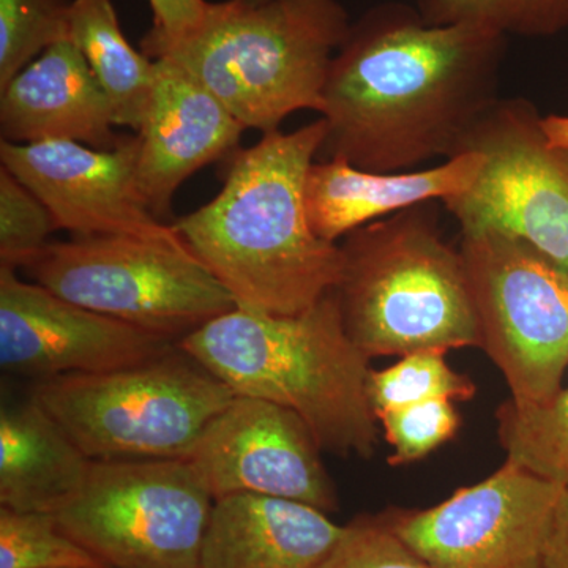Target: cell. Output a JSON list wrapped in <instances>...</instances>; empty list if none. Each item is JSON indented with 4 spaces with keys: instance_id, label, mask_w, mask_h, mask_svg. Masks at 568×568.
<instances>
[{
    "instance_id": "obj_1",
    "label": "cell",
    "mask_w": 568,
    "mask_h": 568,
    "mask_svg": "<svg viewBox=\"0 0 568 568\" xmlns=\"http://www.w3.org/2000/svg\"><path fill=\"white\" fill-rule=\"evenodd\" d=\"M507 37L470 24H429L387 2L353 22L323 95L327 134L317 159L375 173L458 155L500 99Z\"/></svg>"
},
{
    "instance_id": "obj_2",
    "label": "cell",
    "mask_w": 568,
    "mask_h": 568,
    "mask_svg": "<svg viewBox=\"0 0 568 568\" xmlns=\"http://www.w3.org/2000/svg\"><path fill=\"white\" fill-rule=\"evenodd\" d=\"M327 134L323 118L263 134L234 153L222 192L173 224L235 308L261 315L304 313L342 275V248L313 231L305 182Z\"/></svg>"
},
{
    "instance_id": "obj_3",
    "label": "cell",
    "mask_w": 568,
    "mask_h": 568,
    "mask_svg": "<svg viewBox=\"0 0 568 568\" xmlns=\"http://www.w3.org/2000/svg\"><path fill=\"white\" fill-rule=\"evenodd\" d=\"M178 346L235 396L293 410L324 452L376 454L381 426L366 390L372 358L347 335L335 290L293 316L231 310Z\"/></svg>"
},
{
    "instance_id": "obj_4",
    "label": "cell",
    "mask_w": 568,
    "mask_h": 568,
    "mask_svg": "<svg viewBox=\"0 0 568 568\" xmlns=\"http://www.w3.org/2000/svg\"><path fill=\"white\" fill-rule=\"evenodd\" d=\"M440 207L414 205L339 244L343 323L369 358L481 345L465 257L443 233Z\"/></svg>"
},
{
    "instance_id": "obj_5",
    "label": "cell",
    "mask_w": 568,
    "mask_h": 568,
    "mask_svg": "<svg viewBox=\"0 0 568 568\" xmlns=\"http://www.w3.org/2000/svg\"><path fill=\"white\" fill-rule=\"evenodd\" d=\"M351 26L339 0H224L160 59L190 71L246 130L272 133L294 112L323 110Z\"/></svg>"
},
{
    "instance_id": "obj_6",
    "label": "cell",
    "mask_w": 568,
    "mask_h": 568,
    "mask_svg": "<svg viewBox=\"0 0 568 568\" xmlns=\"http://www.w3.org/2000/svg\"><path fill=\"white\" fill-rule=\"evenodd\" d=\"M233 392L175 346L142 364L40 381L31 398L93 462L183 459Z\"/></svg>"
},
{
    "instance_id": "obj_7",
    "label": "cell",
    "mask_w": 568,
    "mask_h": 568,
    "mask_svg": "<svg viewBox=\"0 0 568 568\" xmlns=\"http://www.w3.org/2000/svg\"><path fill=\"white\" fill-rule=\"evenodd\" d=\"M24 271L65 301L178 343L235 308L179 234L50 242Z\"/></svg>"
},
{
    "instance_id": "obj_8",
    "label": "cell",
    "mask_w": 568,
    "mask_h": 568,
    "mask_svg": "<svg viewBox=\"0 0 568 568\" xmlns=\"http://www.w3.org/2000/svg\"><path fill=\"white\" fill-rule=\"evenodd\" d=\"M213 503L185 459L93 462L54 517L106 568H197Z\"/></svg>"
},
{
    "instance_id": "obj_9",
    "label": "cell",
    "mask_w": 568,
    "mask_h": 568,
    "mask_svg": "<svg viewBox=\"0 0 568 568\" xmlns=\"http://www.w3.org/2000/svg\"><path fill=\"white\" fill-rule=\"evenodd\" d=\"M487 353L517 403H544L568 366V268L511 235L462 231Z\"/></svg>"
},
{
    "instance_id": "obj_10",
    "label": "cell",
    "mask_w": 568,
    "mask_h": 568,
    "mask_svg": "<svg viewBox=\"0 0 568 568\" xmlns=\"http://www.w3.org/2000/svg\"><path fill=\"white\" fill-rule=\"evenodd\" d=\"M484 156L467 192L444 201L459 231L511 235L568 268V148L548 141L544 115L521 97L499 99L458 153Z\"/></svg>"
},
{
    "instance_id": "obj_11",
    "label": "cell",
    "mask_w": 568,
    "mask_h": 568,
    "mask_svg": "<svg viewBox=\"0 0 568 568\" xmlns=\"http://www.w3.org/2000/svg\"><path fill=\"white\" fill-rule=\"evenodd\" d=\"M562 489L506 462L436 506L379 515L433 568H545Z\"/></svg>"
},
{
    "instance_id": "obj_12",
    "label": "cell",
    "mask_w": 568,
    "mask_h": 568,
    "mask_svg": "<svg viewBox=\"0 0 568 568\" xmlns=\"http://www.w3.org/2000/svg\"><path fill=\"white\" fill-rule=\"evenodd\" d=\"M323 452L293 410L234 396L183 459L213 500L237 495L278 497L332 514L338 510V493Z\"/></svg>"
},
{
    "instance_id": "obj_13",
    "label": "cell",
    "mask_w": 568,
    "mask_h": 568,
    "mask_svg": "<svg viewBox=\"0 0 568 568\" xmlns=\"http://www.w3.org/2000/svg\"><path fill=\"white\" fill-rule=\"evenodd\" d=\"M175 346L174 339L73 304L0 265V366L10 375L40 383L112 372Z\"/></svg>"
},
{
    "instance_id": "obj_14",
    "label": "cell",
    "mask_w": 568,
    "mask_h": 568,
    "mask_svg": "<svg viewBox=\"0 0 568 568\" xmlns=\"http://www.w3.org/2000/svg\"><path fill=\"white\" fill-rule=\"evenodd\" d=\"M140 151L138 133L108 151L74 141H0V162L50 209L58 230L73 237H171L178 231L153 215L138 185Z\"/></svg>"
},
{
    "instance_id": "obj_15",
    "label": "cell",
    "mask_w": 568,
    "mask_h": 568,
    "mask_svg": "<svg viewBox=\"0 0 568 568\" xmlns=\"http://www.w3.org/2000/svg\"><path fill=\"white\" fill-rule=\"evenodd\" d=\"M245 130L190 71L156 59L151 104L138 132V185L153 215H170L179 186L235 151Z\"/></svg>"
},
{
    "instance_id": "obj_16",
    "label": "cell",
    "mask_w": 568,
    "mask_h": 568,
    "mask_svg": "<svg viewBox=\"0 0 568 568\" xmlns=\"http://www.w3.org/2000/svg\"><path fill=\"white\" fill-rule=\"evenodd\" d=\"M110 99L73 41L41 52L0 91V141H74L118 148Z\"/></svg>"
},
{
    "instance_id": "obj_17",
    "label": "cell",
    "mask_w": 568,
    "mask_h": 568,
    "mask_svg": "<svg viewBox=\"0 0 568 568\" xmlns=\"http://www.w3.org/2000/svg\"><path fill=\"white\" fill-rule=\"evenodd\" d=\"M484 156L463 152L425 170L375 173L342 160H315L305 182L306 215L324 241L339 239L414 205L444 201L467 192Z\"/></svg>"
},
{
    "instance_id": "obj_18",
    "label": "cell",
    "mask_w": 568,
    "mask_h": 568,
    "mask_svg": "<svg viewBox=\"0 0 568 568\" xmlns=\"http://www.w3.org/2000/svg\"><path fill=\"white\" fill-rule=\"evenodd\" d=\"M320 508L278 497L215 500L197 568H316L342 537Z\"/></svg>"
},
{
    "instance_id": "obj_19",
    "label": "cell",
    "mask_w": 568,
    "mask_h": 568,
    "mask_svg": "<svg viewBox=\"0 0 568 568\" xmlns=\"http://www.w3.org/2000/svg\"><path fill=\"white\" fill-rule=\"evenodd\" d=\"M93 459L31 398L0 410V507L52 514L78 495Z\"/></svg>"
},
{
    "instance_id": "obj_20",
    "label": "cell",
    "mask_w": 568,
    "mask_h": 568,
    "mask_svg": "<svg viewBox=\"0 0 568 568\" xmlns=\"http://www.w3.org/2000/svg\"><path fill=\"white\" fill-rule=\"evenodd\" d=\"M70 41L110 99L115 125L140 132L151 104L155 61L125 39L112 0H71Z\"/></svg>"
},
{
    "instance_id": "obj_21",
    "label": "cell",
    "mask_w": 568,
    "mask_h": 568,
    "mask_svg": "<svg viewBox=\"0 0 568 568\" xmlns=\"http://www.w3.org/2000/svg\"><path fill=\"white\" fill-rule=\"evenodd\" d=\"M496 422L506 462L568 489V387L544 403L507 399Z\"/></svg>"
},
{
    "instance_id": "obj_22",
    "label": "cell",
    "mask_w": 568,
    "mask_h": 568,
    "mask_svg": "<svg viewBox=\"0 0 568 568\" xmlns=\"http://www.w3.org/2000/svg\"><path fill=\"white\" fill-rule=\"evenodd\" d=\"M429 24H470L508 37L549 39L568 31V0H417Z\"/></svg>"
},
{
    "instance_id": "obj_23",
    "label": "cell",
    "mask_w": 568,
    "mask_h": 568,
    "mask_svg": "<svg viewBox=\"0 0 568 568\" xmlns=\"http://www.w3.org/2000/svg\"><path fill=\"white\" fill-rule=\"evenodd\" d=\"M447 353L424 351L403 355L395 365L373 369L368 376L369 405L375 416L429 399L467 402L477 394L469 376L455 372Z\"/></svg>"
},
{
    "instance_id": "obj_24",
    "label": "cell",
    "mask_w": 568,
    "mask_h": 568,
    "mask_svg": "<svg viewBox=\"0 0 568 568\" xmlns=\"http://www.w3.org/2000/svg\"><path fill=\"white\" fill-rule=\"evenodd\" d=\"M0 568H106L52 514L0 507Z\"/></svg>"
},
{
    "instance_id": "obj_25",
    "label": "cell",
    "mask_w": 568,
    "mask_h": 568,
    "mask_svg": "<svg viewBox=\"0 0 568 568\" xmlns=\"http://www.w3.org/2000/svg\"><path fill=\"white\" fill-rule=\"evenodd\" d=\"M67 0H0V91L40 52L70 40Z\"/></svg>"
},
{
    "instance_id": "obj_26",
    "label": "cell",
    "mask_w": 568,
    "mask_h": 568,
    "mask_svg": "<svg viewBox=\"0 0 568 568\" xmlns=\"http://www.w3.org/2000/svg\"><path fill=\"white\" fill-rule=\"evenodd\" d=\"M58 230L50 209L0 164V265L24 268Z\"/></svg>"
},
{
    "instance_id": "obj_27",
    "label": "cell",
    "mask_w": 568,
    "mask_h": 568,
    "mask_svg": "<svg viewBox=\"0 0 568 568\" xmlns=\"http://www.w3.org/2000/svg\"><path fill=\"white\" fill-rule=\"evenodd\" d=\"M381 432L392 447L388 465L420 462L457 436L462 417L452 399H429L377 416Z\"/></svg>"
},
{
    "instance_id": "obj_28",
    "label": "cell",
    "mask_w": 568,
    "mask_h": 568,
    "mask_svg": "<svg viewBox=\"0 0 568 568\" xmlns=\"http://www.w3.org/2000/svg\"><path fill=\"white\" fill-rule=\"evenodd\" d=\"M316 568H433L417 556L381 515H362L345 526L342 537Z\"/></svg>"
},
{
    "instance_id": "obj_29",
    "label": "cell",
    "mask_w": 568,
    "mask_h": 568,
    "mask_svg": "<svg viewBox=\"0 0 568 568\" xmlns=\"http://www.w3.org/2000/svg\"><path fill=\"white\" fill-rule=\"evenodd\" d=\"M153 26L141 41V50L152 61L162 58L203 26L211 2L205 0H149Z\"/></svg>"
},
{
    "instance_id": "obj_30",
    "label": "cell",
    "mask_w": 568,
    "mask_h": 568,
    "mask_svg": "<svg viewBox=\"0 0 568 568\" xmlns=\"http://www.w3.org/2000/svg\"><path fill=\"white\" fill-rule=\"evenodd\" d=\"M545 568H568V489H562L549 529Z\"/></svg>"
},
{
    "instance_id": "obj_31",
    "label": "cell",
    "mask_w": 568,
    "mask_h": 568,
    "mask_svg": "<svg viewBox=\"0 0 568 568\" xmlns=\"http://www.w3.org/2000/svg\"><path fill=\"white\" fill-rule=\"evenodd\" d=\"M544 130L552 145L568 148V115H544Z\"/></svg>"
}]
</instances>
